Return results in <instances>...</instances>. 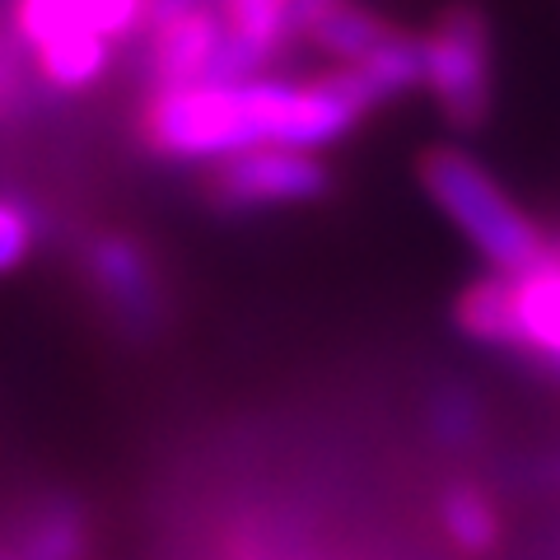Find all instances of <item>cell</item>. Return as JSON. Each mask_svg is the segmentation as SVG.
I'll return each mask as SVG.
<instances>
[{"instance_id":"obj_1","label":"cell","mask_w":560,"mask_h":560,"mask_svg":"<svg viewBox=\"0 0 560 560\" xmlns=\"http://www.w3.org/2000/svg\"><path fill=\"white\" fill-rule=\"evenodd\" d=\"M420 187L434 210L463 234V243L486 261V271H528L547 261L551 238L537 230V220L500 187L486 164H477L458 145H430L420 154Z\"/></svg>"},{"instance_id":"obj_2","label":"cell","mask_w":560,"mask_h":560,"mask_svg":"<svg viewBox=\"0 0 560 560\" xmlns=\"http://www.w3.org/2000/svg\"><path fill=\"white\" fill-rule=\"evenodd\" d=\"M145 140L154 154L183 164H224L271 145L267 80L248 84H183L160 90L145 108Z\"/></svg>"},{"instance_id":"obj_3","label":"cell","mask_w":560,"mask_h":560,"mask_svg":"<svg viewBox=\"0 0 560 560\" xmlns=\"http://www.w3.org/2000/svg\"><path fill=\"white\" fill-rule=\"evenodd\" d=\"M453 323L467 341L510 350L560 378V248L528 271H486L453 300Z\"/></svg>"},{"instance_id":"obj_4","label":"cell","mask_w":560,"mask_h":560,"mask_svg":"<svg viewBox=\"0 0 560 560\" xmlns=\"http://www.w3.org/2000/svg\"><path fill=\"white\" fill-rule=\"evenodd\" d=\"M425 51V90L440 103L453 131H477L490 113V24L477 5H448L430 33L420 38Z\"/></svg>"},{"instance_id":"obj_5","label":"cell","mask_w":560,"mask_h":560,"mask_svg":"<svg viewBox=\"0 0 560 560\" xmlns=\"http://www.w3.org/2000/svg\"><path fill=\"white\" fill-rule=\"evenodd\" d=\"M210 197L224 210L304 206L327 197V168L318 164V154H304V150H280V145L248 150L215 168Z\"/></svg>"},{"instance_id":"obj_6","label":"cell","mask_w":560,"mask_h":560,"mask_svg":"<svg viewBox=\"0 0 560 560\" xmlns=\"http://www.w3.org/2000/svg\"><path fill=\"white\" fill-rule=\"evenodd\" d=\"M14 28L33 51L61 33H103L121 43L150 28V0H14Z\"/></svg>"},{"instance_id":"obj_7","label":"cell","mask_w":560,"mask_h":560,"mask_svg":"<svg viewBox=\"0 0 560 560\" xmlns=\"http://www.w3.org/2000/svg\"><path fill=\"white\" fill-rule=\"evenodd\" d=\"M150 70L160 90H183V84H206L210 66L220 57V43L230 24H224L220 5H201L191 14H178L160 28H150Z\"/></svg>"},{"instance_id":"obj_8","label":"cell","mask_w":560,"mask_h":560,"mask_svg":"<svg viewBox=\"0 0 560 560\" xmlns=\"http://www.w3.org/2000/svg\"><path fill=\"white\" fill-rule=\"evenodd\" d=\"M90 280L98 285V294L113 304V313L131 327H150L154 318V271L145 253L136 248L131 238L121 234H103L90 243Z\"/></svg>"},{"instance_id":"obj_9","label":"cell","mask_w":560,"mask_h":560,"mask_svg":"<svg viewBox=\"0 0 560 560\" xmlns=\"http://www.w3.org/2000/svg\"><path fill=\"white\" fill-rule=\"evenodd\" d=\"M341 70L360 90V98L370 103V108H378V103H393L407 90H416V84H425V51H420V38L397 28L374 57H364L355 66H341Z\"/></svg>"},{"instance_id":"obj_10","label":"cell","mask_w":560,"mask_h":560,"mask_svg":"<svg viewBox=\"0 0 560 560\" xmlns=\"http://www.w3.org/2000/svg\"><path fill=\"white\" fill-rule=\"evenodd\" d=\"M33 61H38V75L51 90L84 94L108 75L113 38H103V33H61V38H51L33 51Z\"/></svg>"},{"instance_id":"obj_11","label":"cell","mask_w":560,"mask_h":560,"mask_svg":"<svg viewBox=\"0 0 560 560\" xmlns=\"http://www.w3.org/2000/svg\"><path fill=\"white\" fill-rule=\"evenodd\" d=\"M440 528L458 551L486 556L500 547V510L477 486H448L440 495Z\"/></svg>"},{"instance_id":"obj_12","label":"cell","mask_w":560,"mask_h":560,"mask_svg":"<svg viewBox=\"0 0 560 560\" xmlns=\"http://www.w3.org/2000/svg\"><path fill=\"white\" fill-rule=\"evenodd\" d=\"M393 24L388 20H378V14H370V10H360V5H346L341 10H331L327 20L308 33L313 43H318L327 57H337V66H355V61H364V57H374V51L393 38Z\"/></svg>"},{"instance_id":"obj_13","label":"cell","mask_w":560,"mask_h":560,"mask_svg":"<svg viewBox=\"0 0 560 560\" xmlns=\"http://www.w3.org/2000/svg\"><path fill=\"white\" fill-rule=\"evenodd\" d=\"M20 560H84V514L75 504H51L28 523Z\"/></svg>"},{"instance_id":"obj_14","label":"cell","mask_w":560,"mask_h":560,"mask_svg":"<svg viewBox=\"0 0 560 560\" xmlns=\"http://www.w3.org/2000/svg\"><path fill=\"white\" fill-rule=\"evenodd\" d=\"M224 24L248 47L271 61V51L290 38V0H220Z\"/></svg>"},{"instance_id":"obj_15","label":"cell","mask_w":560,"mask_h":560,"mask_svg":"<svg viewBox=\"0 0 560 560\" xmlns=\"http://www.w3.org/2000/svg\"><path fill=\"white\" fill-rule=\"evenodd\" d=\"M430 430L440 444H471L481 434V411L477 397L467 388H444L430 407Z\"/></svg>"},{"instance_id":"obj_16","label":"cell","mask_w":560,"mask_h":560,"mask_svg":"<svg viewBox=\"0 0 560 560\" xmlns=\"http://www.w3.org/2000/svg\"><path fill=\"white\" fill-rule=\"evenodd\" d=\"M28 253H33V215L20 201L0 197V276L20 271Z\"/></svg>"},{"instance_id":"obj_17","label":"cell","mask_w":560,"mask_h":560,"mask_svg":"<svg viewBox=\"0 0 560 560\" xmlns=\"http://www.w3.org/2000/svg\"><path fill=\"white\" fill-rule=\"evenodd\" d=\"M346 0H290V33H313L331 10H341Z\"/></svg>"},{"instance_id":"obj_18","label":"cell","mask_w":560,"mask_h":560,"mask_svg":"<svg viewBox=\"0 0 560 560\" xmlns=\"http://www.w3.org/2000/svg\"><path fill=\"white\" fill-rule=\"evenodd\" d=\"M201 5H210V0H150V28H160V24L178 20V14L201 10Z\"/></svg>"},{"instance_id":"obj_19","label":"cell","mask_w":560,"mask_h":560,"mask_svg":"<svg viewBox=\"0 0 560 560\" xmlns=\"http://www.w3.org/2000/svg\"><path fill=\"white\" fill-rule=\"evenodd\" d=\"M537 477H541V486L560 490V453H556V458H547V463H537Z\"/></svg>"},{"instance_id":"obj_20","label":"cell","mask_w":560,"mask_h":560,"mask_svg":"<svg viewBox=\"0 0 560 560\" xmlns=\"http://www.w3.org/2000/svg\"><path fill=\"white\" fill-rule=\"evenodd\" d=\"M0 560H20V556H0Z\"/></svg>"}]
</instances>
